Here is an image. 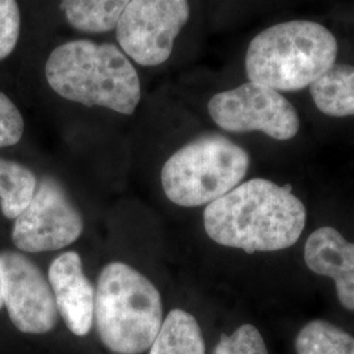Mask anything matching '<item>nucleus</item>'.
I'll list each match as a JSON object with an SVG mask.
<instances>
[{
  "label": "nucleus",
  "mask_w": 354,
  "mask_h": 354,
  "mask_svg": "<svg viewBox=\"0 0 354 354\" xmlns=\"http://www.w3.org/2000/svg\"><path fill=\"white\" fill-rule=\"evenodd\" d=\"M304 261L314 273L335 281L342 307L354 313V243L335 228H317L306 241Z\"/></svg>",
  "instance_id": "9b49d317"
},
{
  "label": "nucleus",
  "mask_w": 354,
  "mask_h": 354,
  "mask_svg": "<svg viewBox=\"0 0 354 354\" xmlns=\"http://www.w3.org/2000/svg\"><path fill=\"white\" fill-rule=\"evenodd\" d=\"M130 0H61L68 26L83 33H108L117 24Z\"/></svg>",
  "instance_id": "4468645a"
},
{
  "label": "nucleus",
  "mask_w": 354,
  "mask_h": 354,
  "mask_svg": "<svg viewBox=\"0 0 354 354\" xmlns=\"http://www.w3.org/2000/svg\"><path fill=\"white\" fill-rule=\"evenodd\" d=\"M37 177L26 165L0 159V207L8 219H16L37 189Z\"/></svg>",
  "instance_id": "2eb2a0df"
},
{
  "label": "nucleus",
  "mask_w": 354,
  "mask_h": 354,
  "mask_svg": "<svg viewBox=\"0 0 354 354\" xmlns=\"http://www.w3.org/2000/svg\"><path fill=\"white\" fill-rule=\"evenodd\" d=\"M59 317L75 336L88 333L95 317V294L76 252H64L55 257L48 273Z\"/></svg>",
  "instance_id": "9d476101"
},
{
  "label": "nucleus",
  "mask_w": 354,
  "mask_h": 354,
  "mask_svg": "<svg viewBox=\"0 0 354 354\" xmlns=\"http://www.w3.org/2000/svg\"><path fill=\"white\" fill-rule=\"evenodd\" d=\"M24 118L15 102L0 92V147L17 145L24 134Z\"/></svg>",
  "instance_id": "6ab92c4d"
},
{
  "label": "nucleus",
  "mask_w": 354,
  "mask_h": 354,
  "mask_svg": "<svg viewBox=\"0 0 354 354\" xmlns=\"http://www.w3.org/2000/svg\"><path fill=\"white\" fill-rule=\"evenodd\" d=\"M45 76L50 88L68 102L102 106L131 115L142 97L131 59L114 44L73 39L51 51Z\"/></svg>",
  "instance_id": "f03ea898"
},
{
  "label": "nucleus",
  "mask_w": 354,
  "mask_h": 354,
  "mask_svg": "<svg viewBox=\"0 0 354 354\" xmlns=\"http://www.w3.org/2000/svg\"><path fill=\"white\" fill-rule=\"evenodd\" d=\"M93 322L111 352L143 353L150 349L163 323L160 292L136 268L111 263L97 279Z\"/></svg>",
  "instance_id": "20e7f679"
},
{
  "label": "nucleus",
  "mask_w": 354,
  "mask_h": 354,
  "mask_svg": "<svg viewBox=\"0 0 354 354\" xmlns=\"http://www.w3.org/2000/svg\"><path fill=\"white\" fill-rule=\"evenodd\" d=\"M3 307V295H1V282H0V308Z\"/></svg>",
  "instance_id": "aec40b11"
},
{
  "label": "nucleus",
  "mask_w": 354,
  "mask_h": 354,
  "mask_svg": "<svg viewBox=\"0 0 354 354\" xmlns=\"http://www.w3.org/2000/svg\"><path fill=\"white\" fill-rule=\"evenodd\" d=\"M207 111L230 133L261 131L273 140H289L301 127L297 109L281 92L253 82L216 93Z\"/></svg>",
  "instance_id": "0eeeda50"
},
{
  "label": "nucleus",
  "mask_w": 354,
  "mask_h": 354,
  "mask_svg": "<svg viewBox=\"0 0 354 354\" xmlns=\"http://www.w3.org/2000/svg\"><path fill=\"white\" fill-rule=\"evenodd\" d=\"M250 162L239 145L207 134L190 140L165 162L162 185L168 200L178 206L209 205L241 184Z\"/></svg>",
  "instance_id": "39448f33"
},
{
  "label": "nucleus",
  "mask_w": 354,
  "mask_h": 354,
  "mask_svg": "<svg viewBox=\"0 0 354 354\" xmlns=\"http://www.w3.org/2000/svg\"><path fill=\"white\" fill-rule=\"evenodd\" d=\"M20 28L21 16L17 0H0V61L15 50Z\"/></svg>",
  "instance_id": "a211bd4d"
},
{
  "label": "nucleus",
  "mask_w": 354,
  "mask_h": 354,
  "mask_svg": "<svg viewBox=\"0 0 354 354\" xmlns=\"http://www.w3.org/2000/svg\"><path fill=\"white\" fill-rule=\"evenodd\" d=\"M213 354H269L266 342L252 324H243L231 335H222Z\"/></svg>",
  "instance_id": "f3484780"
},
{
  "label": "nucleus",
  "mask_w": 354,
  "mask_h": 354,
  "mask_svg": "<svg viewBox=\"0 0 354 354\" xmlns=\"http://www.w3.org/2000/svg\"><path fill=\"white\" fill-rule=\"evenodd\" d=\"M83 226L82 215L62 185L44 177L30 203L15 219L12 241L23 252L58 251L77 241Z\"/></svg>",
  "instance_id": "6e6552de"
},
{
  "label": "nucleus",
  "mask_w": 354,
  "mask_h": 354,
  "mask_svg": "<svg viewBox=\"0 0 354 354\" xmlns=\"http://www.w3.org/2000/svg\"><path fill=\"white\" fill-rule=\"evenodd\" d=\"M306 225L304 203L290 185L252 178L209 203L203 226L215 243L244 252H273L294 245Z\"/></svg>",
  "instance_id": "f257e3e1"
},
{
  "label": "nucleus",
  "mask_w": 354,
  "mask_h": 354,
  "mask_svg": "<svg viewBox=\"0 0 354 354\" xmlns=\"http://www.w3.org/2000/svg\"><path fill=\"white\" fill-rule=\"evenodd\" d=\"M317 109L329 117L354 115V67L333 64L310 86Z\"/></svg>",
  "instance_id": "f8f14e48"
},
{
  "label": "nucleus",
  "mask_w": 354,
  "mask_h": 354,
  "mask_svg": "<svg viewBox=\"0 0 354 354\" xmlns=\"http://www.w3.org/2000/svg\"><path fill=\"white\" fill-rule=\"evenodd\" d=\"M189 17V0H130L115 28V37L133 62L159 66L169 59Z\"/></svg>",
  "instance_id": "423d86ee"
},
{
  "label": "nucleus",
  "mask_w": 354,
  "mask_h": 354,
  "mask_svg": "<svg viewBox=\"0 0 354 354\" xmlns=\"http://www.w3.org/2000/svg\"><path fill=\"white\" fill-rule=\"evenodd\" d=\"M3 306L15 328L29 335L54 329L58 310L50 283L32 260L23 253H0Z\"/></svg>",
  "instance_id": "1a4fd4ad"
},
{
  "label": "nucleus",
  "mask_w": 354,
  "mask_h": 354,
  "mask_svg": "<svg viewBox=\"0 0 354 354\" xmlns=\"http://www.w3.org/2000/svg\"><path fill=\"white\" fill-rule=\"evenodd\" d=\"M297 354H354V336L326 320H313L295 339Z\"/></svg>",
  "instance_id": "dca6fc26"
},
{
  "label": "nucleus",
  "mask_w": 354,
  "mask_h": 354,
  "mask_svg": "<svg viewBox=\"0 0 354 354\" xmlns=\"http://www.w3.org/2000/svg\"><path fill=\"white\" fill-rule=\"evenodd\" d=\"M149 354H206L203 330L189 313L175 308L165 317Z\"/></svg>",
  "instance_id": "ddd939ff"
},
{
  "label": "nucleus",
  "mask_w": 354,
  "mask_h": 354,
  "mask_svg": "<svg viewBox=\"0 0 354 354\" xmlns=\"http://www.w3.org/2000/svg\"><path fill=\"white\" fill-rule=\"evenodd\" d=\"M337 51V39L328 28L310 20H290L253 37L244 66L250 82L291 92L315 83L335 64Z\"/></svg>",
  "instance_id": "7ed1b4c3"
}]
</instances>
